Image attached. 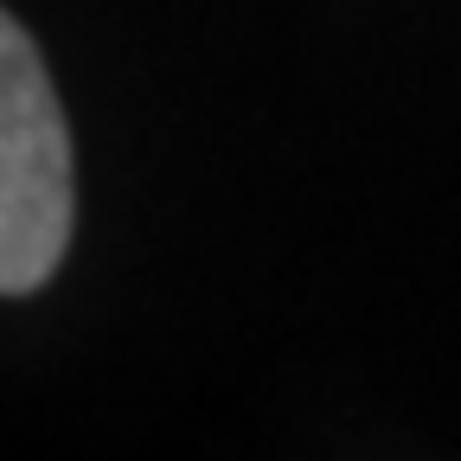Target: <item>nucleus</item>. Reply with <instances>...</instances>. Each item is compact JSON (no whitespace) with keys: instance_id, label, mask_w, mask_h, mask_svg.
I'll list each match as a JSON object with an SVG mask.
<instances>
[{"instance_id":"nucleus-1","label":"nucleus","mask_w":461,"mask_h":461,"mask_svg":"<svg viewBox=\"0 0 461 461\" xmlns=\"http://www.w3.org/2000/svg\"><path fill=\"white\" fill-rule=\"evenodd\" d=\"M71 244V135L26 26L0 7V295L51 282Z\"/></svg>"}]
</instances>
